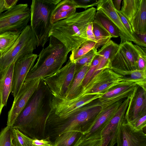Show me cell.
I'll list each match as a JSON object with an SVG mask.
<instances>
[{
  "mask_svg": "<svg viewBox=\"0 0 146 146\" xmlns=\"http://www.w3.org/2000/svg\"><path fill=\"white\" fill-rule=\"evenodd\" d=\"M140 0H123L119 11L130 23L131 20L137 13L139 5Z\"/></svg>",
  "mask_w": 146,
  "mask_h": 146,
  "instance_id": "obj_28",
  "label": "cell"
},
{
  "mask_svg": "<svg viewBox=\"0 0 146 146\" xmlns=\"http://www.w3.org/2000/svg\"><path fill=\"white\" fill-rule=\"evenodd\" d=\"M112 70L118 74L132 81L137 85L146 89V69L143 70L136 69L127 71L114 69Z\"/></svg>",
  "mask_w": 146,
  "mask_h": 146,
  "instance_id": "obj_24",
  "label": "cell"
},
{
  "mask_svg": "<svg viewBox=\"0 0 146 146\" xmlns=\"http://www.w3.org/2000/svg\"><path fill=\"white\" fill-rule=\"evenodd\" d=\"M100 0H74L77 8H82L85 10L97 6Z\"/></svg>",
  "mask_w": 146,
  "mask_h": 146,
  "instance_id": "obj_35",
  "label": "cell"
},
{
  "mask_svg": "<svg viewBox=\"0 0 146 146\" xmlns=\"http://www.w3.org/2000/svg\"><path fill=\"white\" fill-rule=\"evenodd\" d=\"M92 23L96 42L94 48L97 50L99 48L108 43L112 37L110 33L96 20L94 19Z\"/></svg>",
  "mask_w": 146,
  "mask_h": 146,
  "instance_id": "obj_23",
  "label": "cell"
},
{
  "mask_svg": "<svg viewBox=\"0 0 146 146\" xmlns=\"http://www.w3.org/2000/svg\"><path fill=\"white\" fill-rule=\"evenodd\" d=\"M130 24L133 32L146 33V0H140L138 10L132 18Z\"/></svg>",
  "mask_w": 146,
  "mask_h": 146,
  "instance_id": "obj_21",
  "label": "cell"
},
{
  "mask_svg": "<svg viewBox=\"0 0 146 146\" xmlns=\"http://www.w3.org/2000/svg\"><path fill=\"white\" fill-rule=\"evenodd\" d=\"M61 0H33L31 5L30 26L37 40V46L43 47L49 40L52 25L50 19L56 5Z\"/></svg>",
  "mask_w": 146,
  "mask_h": 146,
  "instance_id": "obj_5",
  "label": "cell"
},
{
  "mask_svg": "<svg viewBox=\"0 0 146 146\" xmlns=\"http://www.w3.org/2000/svg\"><path fill=\"white\" fill-rule=\"evenodd\" d=\"M4 107L2 102V98L1 94L0 91V115L2 109Z\"/></svg>",
  "mask_w": 146,
  "mask_h": 146,
  "instance_id": "obj_41",
  "label": "cell"
},
{
  "mask_svg": "<svg viewBox=\"0 0 146 146\" xmlns=\"http://www.w3.org/2000/svg\"><path fill=\"white\" fill-rule=\"evenodd\" d=\"M76 8L74 0H61L52 12L50 19L51 23L53 25L69 17L76 12Z\"/></svg>",
  "mask_w": 146,
  "mask_h": 146,
  "instance_id": "obj_19",
  "label": "cell"
},
{
  "mask_svg": "<svg viewBox=\"0 0 146 146\" xmlns=\"http://www.w3.org/2000/svg\"><path fill=\"white\" fill-rule=\"evenodd\" d=\"M103 94L92 95H78L75 98L66 100L52 96L48 115L60 118H65L78 108L93 101L99 98Z\"/></svg>",
  "mask_w": 146,
  "mask_h": 146,
  "instance_id": "obj_10",
  "label": "cell"
},
{
  "mask_svg": "<svg viewBox=\"0 0 146 146\" xmlns=\"http://www.w3.org/2000/svg\"><path fill=\"white\" fill-rule=\"evenodd\" d=\"M15 63H12L8 68L0 73V91L4 106L6 105L9 96L11 92Z\"/></svg>",
  "mask_w": 146,
  "mask_h": 146,
  "instance_id": "obj_20",
  "label": "cell"
},
{
  "mask_svg": "<svg viewBox=\"0 0 146 146\" xmlns=\"http://www.w3.org/2000/svg\"><path fill=\"white\" fill-rule=\"evenodd\" d=\"M12 128L13 146H36L33 139L27 136L18 129Z\"/></svg>",
  "mask_w": 146,
  "mask_h": 146,
  "instance_id": "obj_29",
  "label": "cell"
},
{
  "mask_svg": "<svg viewBox=\"0 0 146 146\" xmlns=\"http://www.w3.org/2000/svg\"><path fill=\"white\" fill-rule=\"evenodd\" d=\"M132 36L134 39L133 42L136 45L141 47H146V33L138 34L133 32Z\"/></svg>",
  "mask_w": 146,
  "mask_h": 146,
  "instance_id": "obj_37",
  "label": "cell"
},
{
  "mask_svg": "<svg viewBox=\"0 0 146 146\" xmlns=\"http://www.w3.org/2000/svg\"><path fill=\"white\" fill-rule=\"evenodd\" d=\"M96 10H102L111 20L119 29L121 42L126 41L133 42V36L129 33L122 23L112 3V0H100Z\"/></svg>",
  "mask_w": 146,
  "mask_h": 146,
  "instance_id": "obj_17",
  "label": "cell"
},
{
  "mask_svg": "<svg viewBox=\"0 0 146 146\" xmlns=\"http://www.w3.org/2000/svg\"><path fill=\"white\" fill-rule=\"evenodd\" d=\"M129 97L125 99L120 105L109 123L101 133L102 140V146H114L116 143V137L119 128L125 119Z\"/></svg>",
  "mask_w": 146,
  "mask_h": 146,
  "instance_id": "obj_12",
  "label": "cell"
},
{
  "mask_svg": "<svg viewBox=\"0 0 146 146\" xmlns=\"http://www.w3.org/2000/svg\"><path fill=\"white\" fill-rule=\"evenodd\" d=\"M102 143L101 135L87 137L82 134L74 146H102Z\"/></svg>",
  "mask_w": 146,
  "mask_h": 146,
  "instance_id": "obj_32",
  "label": "cell"
},
{
  "mask_svg": "<svg viewBox=\"0 0 146 146\" xmlns=\"http://www.w3.org/2000/svg\"><path fill=\"white\" fill-rule=\"evenodd\" d=\"M91 64L85 65L75 75L71 86L65 97L66 100H69L76 97L82 90V82Z\"/></svg>",
  "mask_w": 146,
  "mask_h": 146,
  "instance_id": "obj_22",
  "label": "cell"
},
{
  "mask_svg": "<svg viewBox=\"0 0 146 146\" xmlns=\"http://www.w3.org/2000/svg\"><path fill=\"white\" fill-rule=\"evenodd\" d=\"M94 19L98 21L110 33L112 38L120 36L118 28L109 18L101 10H96Z\"/></svg>",
  "mask_w": 146,
  "mask_h": 146,
  "instance_id": "obj_25",
  "label": "cell"
},
{
  "mask_svg": "<svg viewBox=\"0 0 146 146\" xmlns=\"http://www.w3.org/2000/svg\"><path fill=\"white\" fill-rule=\"evenodd\" d=\"M137 85L135 83L118 86L102 94L99 98L104 99L109 98L119 94Z\"/></svg>",
  "mask_w": 146,
  "mask_h": 146,
  "instance_id": "obj_34",
  "label": "cell"
},
{
  "mask_svg": "<svg viewBox=\"0 0 146 146\" xmlns=\"http://www.w3.org/2000/svg\"><path fill=\"white\" fill-rule=\"evenodd\" d=\"M52 95L42 79L39 85L12 128L32 139L46 138L45 127Z\"/></svg>",
  "mask_w": 146,
  "mask_h": 146,
  "instance_id": "obj_1",
  "label": "cell"
},
{
  "mask_svg": "<svg viewBox=\"0 0 146 146\" xmlns=\"http://www.w3.org/2000/svg\"><path fill=\"white\" fill-rule=\"evenodd\" d=\"M75 76V64L69 59L66 64L54 74L42 79L52 95L64 98Z\"/></svg>",
  "mask_w": 146,
  "mask_h": 146,
  "instance_id": "obj_9",
  "label": "cell"
},
{
  "mask_svg": "<svg viewBox=\"0 0 146 146\" xmlns=\"http://www.w3.org/2000/svg\"><path fill=\"white\" fill-rule=\"evenodd\" d=\"M121 0H112L113 5L116 11H120L121 8Z\"/></svg>",
  "mask_w": 146,
  "mask_h": 146,
  "instance_id": "obj_40",
  "label": "cell"
},
{
  "mask_svg": "<svg viewBox=\"0 0 146 146\" xmlns=\"http://www.w3.org/2000/svg\"><path fill=\"white\" fill-rule=\"evenodd\" d=\"M21 33L9 31L0 34V56L5 53L11 48Z\"/></svg>",
  "mask_w": 146,
  "mask_h": 146,
  "instance_id": "obj_27",
  "label": "cell"
},
{
  "mask_svg": "<svg viewBox=\"0 0 146 146\" xmlns=\"http://www.w3.org/2000/svg\"><path fill=\"white\" fill-rule=\"evenodd\" d=\"M116 143L117 146H146V135L143 130L134 129L125 119L118 130Z\"/></svg>",
  "mask_w": 146,
  "mask_h": 146,
  "instance_id": "obj_15",
  "label": "cell"
},
{
  "mask_svg": "<svg viewBox=\"0 0 146 146\" xmlns=\"http://www.w3.org/2000/svg\"><path fill=\"white\" fill-rule=\"evenodd\" d=\"M92 22L90 23L87 27L86 31V36L87 40L93 41L96 42L93 31Z\"/></svg>",
  "mask_w": 146,
  "mask_h": 146,
  "instance_id": "obj_39",
  "label": "cell"
},
{
  "mask_svg": "<svg viewBox=\"0 0 146 146\" xmlns=\"http://www.w3.org/2000/svg\"><path fill=\"white\" fill-rule=\"evenodd\" d=\"M41 80L24 81L8 113L7 126L12 127L17 117L38 88Z\"/></svg>",
  "mask_w": 146,
  "mask_h": 146,
  "instance_id": "obj_11",
  "label": "cell"
},
{
  "mask_svg": "<svg viewBox=\"0 0 146 146\" xmlns=\"http://www.w3.org/2000/svg\"><path fill=\"white\" fill-rule=\"evenodd\" d=\"M132 83H135L114 72L111 68L109 64L98 73L88 83L79 94H103L115 87Z\"/></svg>",
  "mask_w": 146,
  "mask_h": 146,
  "instance_id": "obj_6",
  "label": "cell"
},
{
  "mask_svg": "<svg viewBox=\"0 0 146 146\" xmlns=\"http://www.w3.org/2000/svg\"><path fill=\"white\" fill-rule=\"evenodd\" d=\"M116 11L123 25L129 33L132 36L133 31L130 23L127 19L120 13L119 11Z\"/></svg>",
  "mask_w": 146,
  "mask_h": 146,
  "instance_id": "obj_38",
  "label": "cell"
},
{
  "mask_svg": "<svg viewBox=\"0 0 146 146\" xmlns=\"http://www.w3.org/2000/svg\"><path fill=\"white\" fill-rule=\"evenodd\" d=\"M97 52V50L94 48L81 57L74 63L75 76L84 66L86 64H91Z\"/></svg>",
  "mask_w": 146,
  "mask_h": 146,
  "instance_id": "obj_31",
  "label": "cell"
},
{
  "mask_svg": "<svg viewBox=\"0 0 146 146\" xmlns=\"http://www.w3.org/2000/svg\"><path fill=\"white\" fill-rule=\"evenodd\" d=\"M125 100L102 108L96 118L89 132L84 134L85 136L90 137L100 136L102 131L107 125Z\"/></svg>",
  "mask_w": 146,
  "mask_h": 146,
  "instance_id": "obj_16",
  "label": "cell"
},
{
  "mask_svg": "<svg viewBox=\"0 0 146 146\" xmlns=\"http://www.w3.org/2000/svg\"><path fill=\"white\" fill-rule=\"evenodd\" d=\"M30 20L28 4L16 5L0 15V34L9 31L21 33Z\"/></svg>",
  "mask_w": 146,
  "mask_h": 146,
  "instance_id": "obj_8",
  "label": "cell"
},
{
  "mask_svg": "<svg viewBox=\"0 0 146 146\" xmlns=\"http://www.w3.org/2000/svg\"><path fill=\"white\" fill-rule=\"evenodd\" d=\"M96 11L93 7L57 22L52 26L49 37L59 40L70 52L79 48L87 40V28L94 20Z\"/></svg>",
  "mask_w": 146,
  "mask_h": 146,
  "instance_id": "obj_3",
  "label": "cell"
},
{
  "mask_svg": "<svg viewBox=\"0 0 146 146\" xmlns=\"http://www.w3.org/2000/svg\"><path fill=\"white\" fill-rule=\"evenodd\" d=\"M37 44L36 36L30 25H28L21 32L11 48L0 56V73L19 58L33 53Z\"/></svg>",
  "mask_w": 146,
  "mask_h": 146,
  "instance_id": "obj_7",
  "label": "cell"
},
{
  "mask_svg": "<svg viewBox=\"0 0 146 146\" xmlns=\"http://www.w3.org/2000/svg\"><path fill=\"white\" fill-rule=\"evenodd\" d=\"M128 123L135 130H143L146 126V115L139 117Z\"/></svg>",
  "mask_w": 146,
  "mask_h": 146,
  "instance_id": "obj_36",
  "label": "cell"
},
{
  "mask_svg": "<svg viewBox=\"0 0 146 146\" xmlns=\"http://www.w3.org/2000/svg\"><path fill=\"white\" fill-rule=\"evenodd\" d=\"M102 108L97 99L78 108L65 118L48 115L46 124V138H49L53 143L58 136L66 132L76 131L84 135L87 133Z\"/></svg>",
  "mask_w": 146,
  "mask_h": 146,
  "instance_id": "obj_2",
  "label": "cell"
},
{
  "mask_svg": "<svg viewBox=\"0 0 146 146\" xmlns=\"http://www.w3.org/2000/svg\"><path fill=\"white\" fill-rule=\"evenodd\" d=\"M96 42L87 40L79 48L72 51L69 60L75 63L77 60L94 48Z\"/></svg>",
  "mask_w": 146,
  "mask_h": 146,
  "instance_id": "obj_30",
  "label": "cell"
},
{
  "mask_svg": "<svg viewBox=\"0 0 146 146\" xmlns=\"http://www.w3.org/2000/svg\"><path fill=\"white\" fill-rule=\"evenodd\" d=\"M12 127L7 126L0 132V146H13Z\"/></svg>",
  "mask_w": 146,
  "mask_h": 146,
  "instance_id": "obj_33",
  "label": "cell"
},
{
  "mask_svg": "<svg viewBox=\"0 0 146 146\" xmlns=\"http://www.w3.org/2000/svg\"><path fill=\"white\" fill-rule=\"evenodd\" d=\"M146 115V89L137 85L129 98L125 116L126 121L130 123Z\"/></svg>",
  "mask_w": 146,
  "mask_h": 146,
  "instance_id": "obj_14",
  "label": "cell"
},
{
  "mask_svg": "<svg viewBox=\"0 0 146 146\" xmlns=\"http://www.w3.org/2000/svg\"><path fill=\"white\" fill-rule=\"evenodd\" d=\"M119 49L130 70H137V63L140 53L138 45L133 44L131 42L126 41L119 44Z\"/></svg>",
  "mask_w": 146,
  "mask_h": 146,
  "instance_id": "obj_18",
  "label": "cell"
},
{
  "mask_svg": "<svg viewBox=\"0 0 146 146\" xmlns=\"http://www.w3.org/2000/svg\"><path fill=\"white\" fill-rule=\"evenodd\" d=\"M82 134L76 131L64 133L56 138L53 146H74Z\"/></svg>",
  "mask_w": 146,
  "mask_h": 146,
  "instance_id": "obj_26",
  "label": "cell"
},
{
  "mask_svg": "<svg viewBox=\"0 0 146 146\" xmlns=\"http://www.w3.org/2000/svg\"><path fill=\"white\" fill-rule=\"evenodd\" d=\"M4 11L1 4L0 3V15Z\"/></svg>",
  "mask_w": 146,
  "mask_h": 146,
  "instance_id": "obj_42",
  "label": "cell"
},
{
  "mask_svg": "<svg viewBox=\"0 0 146 146\" xmlns=\"http://www.w3.org/2000/svg\"><path fill=\"white\" fill-rule=\"evenodd\" d=\"M49 45L40 52L35 64L28 72L25 81L42 79L58 72L67 60L70 52L60 41L52 36Z\"/></svg>",
  "mask_w": 146,
  "mask_h": 146,
  "instance_id": "obj_4",
  "label": "cell"
},
{
  "mask_svg": "<svg viewBox=\"0 0 146 146\" xmlns=\"http://www.w3.org/2000/svg\"><path fill=\"white\" fill-rule=\"evenodd\" d=\"M37 57V54L33 53L19 58L15 62L11 91L14 99L17 97L27 74L33 66Z\"/></svg>",
  "mask_w": 146,
  "mask_h": 146,
  "instance_id": "obj_13",
  "label": "cell"
}]
</instances>
